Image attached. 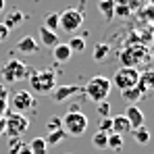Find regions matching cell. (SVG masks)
I'll use <instances>...</instances> for the list:
<instances>
[{
	"label": "cell",
	"mask_w": 154,
	"mask_h": 154,
	"mask_svg": "<svg viewBox=\"0 0 154 154\" xmlns=\"http://www.w3.org/2000/svg\"><path fill=\"white\" fill-rule=\"evenodd\" d=\"M35 106V98L29 90H19L13 94L11 98V110L13 112H19V115H27L31 108Z\"/></svg>",
	"instance_id": "obj_8"
},
{
	"label": "cell",
	"mask_w": 154,
	"mask_h": 154,
	"mask_svg": "<svg viewBox=\"0 0 154 154\" xmlns=\"http://www.w3.org/2000/svg\"><path fill=\"white\" fill-rule=\"evenodd\" d=\"M106 148H110L112 152H121L123 150V135L119 133H108V144Z\"/></svg>",
	"instance_id": "obj_23"
},
{
	"label": "cell",
	"mask_w": 154,
	"mask_h": 154,
	"mask_svg": "<svg viewBox=\"0 0 154 154\" xmlns=\"http://www.w3.org/2000/svg\"><path fill=\"white\" fill-rule=\"evenodd\" d=\"M23 19H25V15H23V13H21L19 8H15V11H13V13H11L8 17H6L4 25H6L8 29H11V31H13V29H15L17 25H21V23H23Z\"/></svg>",
	"instance_id": "obj_18"
},
{
	"label": "cell",
	"mask_w": 154,
	"mask_h": 154,
	"mask_svg": "<svg viewBox=\"0 0 154 154\" xmlns=\"http://www.w3.org/2000/svg\"><path fill=\"white\" fill-rule=\"evenodd\" d=\"M137 88H140L144 94H148V92H154V71H152V69H148V71L140 73V79H137Z\"/></svg>",
	"instance_id": "obj_13"
},
{
	"label": "cell",
	"mask_w": 154,
	"mask_h": 154,
	"mask_svg": "<svg viewBox=\"0 0 154 154\" xmlns=\"http://www.w3.org/2000/svg\"><path fill=\"white\" fill-rule=\"evenodd\" d=\"M0 100H8V85L0 83Z\"/></svg>",
	"instance_id": "obj_33"
},
{
	"label": "cell",
	"mask_w": 154,
	"mask_h": 154,
	"mask_svg": "<svg viewBox=\"0 0 154 154\" xmlns=\"http://www.w3.org/2000/svg\"><path fill=\"white\" fill-rule=\"evenodd\" d=\"M137 79H140V71L135 67H119L115 77L110 79V83L117 85L119 92H121V90H127V88H135Z\"/></svg>",
	"instance_id": "obj_6"
},
{
	"label": "cell",
	"mask_w": 154,
	"mask_h": 154,
	"mask_svg": "<svg viewBox=\"0 0 154 154\" xmlns=\"http://www.w3.org/2000/svg\"><path fill=\"white\" fill-rule=\"evenodd\" d=\"M8 35H11V29L4 25V23H0V42H4Z\"/></svg>",
	"instance_id": "obj_32"
},
{
	"label": "cell",
	"mask_w": 154,
	"mask_h": 154,
	"mask_svg": "<svg viewBox=\"0 0 154 154\" xmlns=\"http://www.w3.org/2000/svg\"><path fill=\"white\" fill-rule=\"evenodd\" d=\"M52 54H54V60L56 63H67L69 58H71V48L67 46V44H63V42H58L54 48H52Z\"/></svg>",
	"instance_id": "obj_15"
},
{
	"label": "cell",
	"mask_w": 154,
	"mask_h": 154,
	"mask_svg": "<svg viewBox=\"0 0 154 154\" xmlns=\"http://www.w3.org/2000/svg\"><path fill=\"white\" fill-rule=\"evenodd\" d=\"M142 96H144V92L135 85V88H127V90H121V98L129 104H135L137 100H142Z\"/></svg>",
	"instance_id": "obj_17"
},
{
	"label": "cell",
	"mask_w": 154,
	"mask_h": 154,
	"mask_svg": "<svg viewBox=\"0 0 154 154\" xmlns=\"http://www.w3.org/2000/svg\"><path fill=\"white\" fill-rule=\"evenodd\" d=\"M110 54V46L108 44H104V42H100V44H96V48H94V60H104L106 56Z\"/></svg>",
	"instance_id": "obj_26"
},
{
	"label": "cell",
	"mask_w": 154,
	"mask_h": 154,
	"mask_svg": "<svg viewBox=\"0 0 154 154\" xmlns=\"http://www.w3.org/2000/svg\"><path fill=\"white\" fill-rule=\"evenodd\" d=\"M110 90H112V83H110V79H108V77L94 75L88 83H85L83 94H85V98H88L90 102L98 104V102H102V100H108Z\"/></svg>",
	"instance_id": "obj_1"
},
{
	"label": "cell",
	"mask_w": 154,
	"mask_h": 154,
	"mask_svg": "<svg viewBox=\"0 0 154 154\" xmlns=\"http://www.w3.org/2000/svg\"><path fill=\"white\" fill-rule=\"evenodd\" d=\"M27 146L31 148V154H48V144L44 137H33Z\"/></svg>",
	"instance_id": "obj_19"
},
{
	"label": "cell",
	"mask_w": 154,
	"mask_h": 154,
	"mask_svg": "<svg viewBox=\"0 0 154 154\" xmlns=\"http://www.w3.org/2000/svg\"><path fill=\"white\" fill-rule=\"evenodd\" d=\"M125 119L129 121L131 129L142 127V125H144V112H142V108H137L135 104H129V106H127V110H125Z\"/></svg>",
	"instance_id": "obj_12"
},
{
	"label": "cell",
	"mask_w": 154,
	"mask_h": 154,
	"mask_svg": "<svg viewBox=\"0 0 154 154\" xmlns=\"http://www.w3.org/2000/svg\"><path fill=\"white\" fill-rule=\"evenodd\" d=\"M77 94H83V88L81 85H75V83H69V85H56L50 92L52 102H65L69 98H73Z\"/></svg>",
	"instance_id": "obj_9"
},
{
	"label": "cell",
	"mask_w": 154,
	"mask_h": 154,
	"mask_svg": "<svg viewBox=\"0 0 154 154\" xmlns=\"http://www.w3.org/2000/svg\"><path fill=\"white\" fill-rule=\"evenodd\" d=\"M115 13H117L119 17H127L129 8H127V6H119V8H115Z\"/></svg>",
	"instance_id": "obj_35"
},
{
	"label": "cell",
	"mask_w": 154,
	"mask_h": 154,
	"mask_svg": "<svg viewBox=\"0 0 154 154\" xmlns=\"http://www.w3.org/2000/svg\"><path fill=\"white\" fill-rule=\"evenodd\" d=\"M65 137H67V133H65L63 127H60V129H54V131H48V135H46L44 140H46L48 146H56V144H60Z\"/></svg>",
	"instance_id": "obj_22"
},
{
	"label": "cell",
	"mask_w": 154,
	"mask_h": 154,
	"mask_svg": "<svg viewBox=\"0 0 154 154\" xmlns=\"http://www.w3.org/2000/svg\"><path fill=\"white\" fill-rule=\"evenodd\" d=\"M29 85L38 94H50L52 90L56 88V75H54L52 69L35 71V73H31V77H29Z\"/></svg>",
	"instance_id": "obj_3"
},
{
	"label": "cell",
	"mask_w": 154,
	"mask_h": 154,
	"mask_svg": "<svg viewBox=\"0 0 154 154\" xmlns=\"http://www.w3.org/2000/svg\"><path fill=\"white\" fill-rule=\"evenodd\" d=\"M146 54V48L144 46H131L121 54V60H123V67H135L140 65V58Z\"/></svg>",
	"instance_id": "obj_10"
},
{
	"label": "cell",
	"mask_w": 154,
	"mask_h": 154,
	"mask_svg": "<svg viewBox=\"0 0 154 154\" xmlns=\"http://www.w3.org/2000/svg\"><path fill=\"white\" fill-rule=\"evenodd\" d=\"M127 131H131V125L125 119V115H117L112 117V133H119V135H125Z\"/></svg>",
	"instance_id": "obj_16"
},
{
	"label": "cell",
	"mask_w": 154,
	"mask_h": 154,
	"mask_svg": "<svg viewBox=\"0 0 154 154\" xmlns=\"http://www.w3.org/2000/svg\"><path fill=\"white\" fill-rule=\"evenodd\" d=\"M8 110H11V108H8V100H0V115L4 117Z\"/></svg>",
	"instance_id": "obj_34"
},
{
	"label": "cell",
	"mask_w": 154,
	"mask_h": 154,
	"mask_svg": "<svg viewBox=\"0 0 154 154\" xmlns=\"http://www.w3.org/2000/svg\"><path fill=\"white\" fill-rule=\"evenodd\" d=\"M29 127V119L25 115H19V112H13L8 110L4 115V133L8 137H21Z\"/></svg>",
	"instance_id": "obj_4"
},
{
	"label": "cell",
	"mask_w": 154,
	"mask_h": 154,
	"mask_svg": "<svg viewBox=\"0 0 154 154\" xmlns=\"http://www.w3.org/2000/svg\"><path fill=\"white\" fill-rule=\"evenodd\" d=\"M67 46L71 48V52H83V50H85V38L73 35V38L67 42Z\"/></svg>",
	"instance_id": "obj_27"
},
{
	"label": "cell",
	"mask_w": 154,
	"mask_h": 154,
	"mask_svg": "<svg viewBox=\"0 0 154 154\" xmlns=\"http://www.w3.org/2000/svg\"><path fill=\"white\" fill-rule=\"evenodd\" d=\"M60 127L67 135H73V137H79L85 133L88 129V117L81 112V110H67L65 117L60 119Z\"/></svg>",
	"instance_id": "obj_2"
},
{
	"label": "cell",
	"mask_w": 154,
	"mask_h": 154,
	"mask_svg": "<svg viewBox=\"0 0 154 154\" xmlns=\"http://www.w3.org/2000/svg\"><path fill=\"white\" fill-rule=\"evenodd\" d=\"M8 146H11V154H17L21 148V137H8Z\"/></svg>",
	"instance_id": "obj_30"
},
{
	"label": "cell",
	"mask_w": 154,
	"mask_h": 154,
	"mask_svg": "<svg viewBox=\"0 0 154 154\" xmlns=\"http://www.w3.org/2000/svg\"><path fill=\"white\" fill-rule=\"evenodd\" d=\"M38 50H40V44H38L35 38H31V35H23V38L17 42V52H21V54H25V56H31V54H35Z\"/></svg>",
	"instance_id": "obj_11"
},
{
	"label": "cell",
	"mask_w": 154,
	"mask_h": 154,
	"mask_svg": "<svg viewBox=\"0 0 154 154\" xmlns=\"http://www.w3.org/2000/svg\"><path fill=\"white\" fill-rule=\"evenodd\" d=\"M38 35H40L42 46L54 48V46L58 44V33H54V31H50V29H46L44 25H40V29H38Z\"/></svg>",
	"instance_id": "obj_14"
},
{
	"label": "cell",
	"mask_w": 154,
	"mask_h": 154,
	"mask_svg": "<svg viewBox=\"0 0 154 154\" xmlns=\"http://www.w3.org/2000/svg\"><path fill=\"white\" fill-rule=\"evenodd\" d=\"M96 108H98V115H100V117H110V104H108V100L98 102Z\"/></svg>",
	"instance_id": "obj_29"
},
{
	"label": "cell",
	"mask_w": 154,
	"mask_h": 154,
	"mask_svg": "<svg viewBox=\"0 0 154 154\" xmlns=\"http://www.w3.org/2000/svg\"><path fill=\"white\" fill-rule=\"evenodd\" d=\"M98 131H102V133H112V117H100V121H98Z\"/></svg>",
	"instance_id": "obj_28"
},
{
	"label": "cell",
	"mask_w": 154,
	"mask_h": 154,
	"mask_svg": "<svg viewBox=\"0 0 154 154\" xmlns=\"http://www.w3.org/2000/svg\"><path fill=\"white\" fill-rule=\"evenodd\" d=\"M98 11L102 13L104 19H112L115 17V0H100L98 2Z\"/></svg>",
	"instance_id": "obj_20"
},
{
	"label": "cell",
	"mask_w": 154,
	"mask_h": 154,
	"mask_svg": "<svg viewBox=\"0 0 154 154\" xmlns=\"http://www.w3.org/2000/svg\"><path fill=\"white\" fill-rule=\"evenodd\" d=\"M48 131H54V129H60V119L58 117H52L50 121H48V125H46Z\"/></svg>",
	"instance_id": "obj_31"
},
{
	"label": "cell",
	"mask_w": 154,
	"mask_h": 154,
	"mask_svg": "<svg viewBox=\"0 0 154 154\" xmlns=\"http://www.w3.org/2000/svg\"><path fill=\"white\" fill-rule=\"evenodd\" d=\"M0 75H2V81H6V83H15V81L23 79L25 75H29V69H27L25 63H21V60H17V58H11V60L4 63Z\"/></svg>",
	"instance_id": "obj_7"
},
{
	"label": "cell",
	"mask_w": 154,
	"mask_h": 154,
	"mask_svg": "<svg viewBox=\"0 0 154 154\" xmlns=\"http://www.w3.org/2000/svg\"><path fill=\"white\" fill-rule=\"evenodd\" d=\"M92 144L98 148V150H108L106 144H108V133H102V131H96L94 137H92Z\"/></svg>",
	"instance_id": "obj_24"
},
{
	"label": "cell",
	"mask_w": 154,
	"mask_h": 154,
	"mask_svg": "<svg viewBox=\"0 0 154 154\" xmlns=\"http://www.w3.org/2000/svg\"><path fill=\"white\" fill-rule=\"evenodd\" d=\"M131 133H133V140H135L137 144H148V142H150V131H148L146 125L131 129Z\"/></svg>",
	"instance_id": "obj_21"
},
{
	"label": "cell",
	"mask_w": 154,
	"mask_h": 154,
	"mask_svg": "<svg viewBox=\"0 0 154 154\" xmlns=\"http://www.w3.org/2000/svg\"><path fill=\"white\" fill-rule=\"evenodd\" d=\"M83 25V13L79 8H67L58 15V29L65 33H75Z\"/></svg>",
	"instance_id": "obj_5"
},
{
	"label": "cell",
	"mask_w": 154,
	"mask_h": 154,
	"mask_svg": "<svg viewBox=\"0 0 154 154\" xmlns=\"http://www.w3.org/2000/svg\"><path fill=\"white\" fill-rule=\"evenodd\" d=\"M4 135V117L0 115V137Z\"/></svg>",
	"instance_id": "obj_37"
},
{
	"label": "cell",
	"mask_w": 154,
	"mask_h": 154,
	"mask_svg": "<svg viewBox=\"0 0 154 154\" xmlns=\"http://www.w3.org/2000/svg\"><path fill=\"white\" fill-rule=\"evenodd\" d=\"M17 154H31V148H29V146H25V144H21V148L17 150Z\"/></svg>",
	"instance_id": "obj_36"
},
{
	"label": "cell",
	"mask_w": 154,
	"mask_h": 154,
	"mask_svg": "<svg viewBox=\"0 0 154 154\" xmlns=\"http://www.w3.org/2000/svg\"><path fill=\"white\" fill-rule=\"evenodd\" d=\"M4 6H6V0H0V13L4 11Z\"/></svg>",
	"instance_id": "obj_38"
},
{
	"label": "cell",
	"mask_w": 154,
	"mask_h": 154,
	"mask_svg": "<svg viewBox=\"0 0 154 154\" xmlns=\"http://www.w3.org/2000/svg\"><path fill=\"white\" fill-rule=\"evenodd\" d=\"M42 25L46 29H50V31H54V33H58V13H48Z\"/></svg>",
	"instance_id": "obj_25"
}]
</instances>
